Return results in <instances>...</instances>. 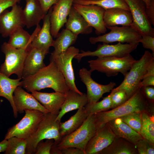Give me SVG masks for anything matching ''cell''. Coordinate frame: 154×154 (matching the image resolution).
I'll use <instances>...</instances> for the list:
<instances>
[{"instance_id": "obj_1", "label": "cell", "mask_w": 154, "mask_h": 154, "mask_svg": "<svg viewBox=\"0 0 154 154\" xmlns=\"http://www.w3.org/2000/svg\"><path fill=\"white\" fill-rule=\"evenodd\" d=\"M34 74L22 79L21 86L28 92L39 91L46 88L66 94L69 89L64 78L54 60Z\"/></svg>"}, {"instance_id": "obj_2", "label": "cell", "mask_w": 154, "mask_h": 154, "mask_svg": "<svg viewBox=\"0 0 154 154\" xmlns=\"http://www.w3.org/2000/svg\"><path fill=\"white\" fill-rule=\"evenodd\" d=\"M149 102L141 87L124 103L112 110L94 114L96 130L112 119L134 112H149Z\"/></svg>"}, {"instance_id": "obj_3", "label": "cell", "mask_w": 154, "mask_h": 154, "mask_svg": "<svg viewBox=\"0 0 154 154\" xmlns=\"http://www.w3.org/2000/svg\"><path fill=\"white\" fill-rule=\"evenodd\" d=\"M154 56L148 50L144 52L139 60H136L130 69L124 76V79L118 87L112 90L116 91L122 89L125 92L128 99L141 88V82Z\"/></svg>"}, {"instance_id": "obj_4", "label": "cell", "mask_w": 154, "mask_h": 154, "mask_svg": "<svg viewBox=\"0 0 154 154\" xmlns=\"http://www.w3.org/2000/svg\"><path fill=\"white\" fill-rule=\"evenodd\" d=\"M57 116L49 112L44 114L36 131L25 139L27 142L26 154H35L37 144L44 139H53L56 144L59 143L62 137L59 131L60 122L56 120Z\"/></svg>"}, {"instance_id": "obj_5", "label": "cell", "mask_w": 154, "mask_h": 154, "mask_svg": "<svg viewBox=\"0 0 154 154\" xmlns=\"http://www.w3.org/2000/svg\"><path fill=\"white\" fill-rule=\"evenodd\" d=\"M136 60L130 54L122 57H98L88 61L92 72L97 70L105 74L108 77L115 76L119 73L124 76Z\"/></svg>"}, {"instance_id": "obj_6", "label": "cell", "mask_w": 154, "mask_h": 154, "mask_svg": "<svg viewBox=\"0 0 154 154\" xmlns=\"http://www.w3.org/2000/svg\"><path fill=\"white\" fill-rule=\"evenodd\" d=\"M96 131L94 115L88 116L79 128L70 134L62 137L57 145L60 149L73 147L85 151L88 143Z\"/></svg>"}, {"instance_id": "obj_7", "label": "cell", "mask_w": 154, "mask_h": 154, "mask_svg": "<svg viewBox=\"0 0 154 154\" xmlns=\"http://www.w3.org/2000/svg\"><path fill=\"white\" fill-rule=\"evenodd\" d=\"M30 48H15L11 46L7 42H4L1 45V50L5 54V58L0 66V72L8 77L15 74L18 78L22 79L24 63Z\"/></svg>"}, {"instance_id": "obj_8", "label": "cell", "mask_w": 154, "mask_h": 154, "mask_svg": "<svg viewBox=\"0 0 154 154\" xmlns=\"http://www.w3.org/2000/svg\"><path fill=\"white\" fill-rule=\"evenodd\" d=\"M109 33L96 37H91L90 42L94 44L98 42L106 43L118 42L133 44H138L141 37V34L132 26L106 27Z\"/></svg>"}, {"instance_id": "obj_9", "label": "cell", "mask_w": 154, "mask_h": 154, "mask_svg": "<svg viewBox=\"0 0 154 154\" xmlns=\"http://www.w3.org/2000/svg\"><path fill=\"white\" fill-rule=\"evenodd\" d=\"M25 112L23 118L8 129L4 139L7 140L15 136L25 140L36 131L45 113L35 110H25Z\"/></svg>"}, {"instance_id": "obj_10", "label": "cell", "mask_w": 154, "mask_h": 154, "mask_svg": "<svg viewBox=\"0 0 154 154\" xmlns=\"http://www.w3.org/2000/svg\"><path fill=\"white\" fill-rule=\"evenodd\" d=\"M138 44H123L118 42L116 44L110 45L103 43L102 44H99L95 51L81 50L80 52L74 58L79 62L82 58L87 56L123 57L130 54L136 49Z\"/></svg>"}, {"instance_id": "obj_11", "label": "cell", "mask_w": 154, "mask_h": 154, "mask_svg": "<svg viewBox=\"0 0 154 154\" xmlns=\"http://www.w3.org/2000/svg\"><path fill=\"white\" fill-rule=\"evenodd\" d=\"M79 50L74 46H70L63 54L50 60H54L63 76L69 90L82 94L75 83V78L72 61L74 56L79 53Z\"/></svg>"}, {"instance_id": "obj_12", "label": "cell", "mask_w": 154, "mask_h": 154, "mask_svg": "<svg viewBox=\"0 0 154 154\" xmlns=\"http://www.w3.org/2000/svg\"><path fill=\"white\" fill-rule=\"evenodd\" d=\"M129 9L133 19V26L141 35L154 37L152 27L146 14V7L141 0H124Z\"/></svg>"}, {"instance_id": "obj_13", "label": "cell", "mask_w": 154, "mask_h": 154, "mask_svg": "<svg viewBox=\"0 0 154 154\" xmlns=\"http://www.w3.org/2000/svg\"><path fill=\"white\" fill-rule=\"evenodd\" d=\"M74 8L83 17L88 23L95 29L98 35L106 33L107 28L104 17L105 10L96 5H82L73 3Z\"/></svg>"}, {"instance_id": "obj_14", "label": "cell", "mask_w": 154, "mask_h": 154, "mask_svg": "<svg viewBox=\"0 0 154 154\" xmlns=\"http://www.w3.org/2000/svg\"><path fill=\"white\" fill-rule=\"evenodd\" d=\"M92 72L85 68L80 69L79 72L81 80L87 88L88 103L90 104L98 102L104 94L111 92L116 85V83L112 82L107 85L97 83L91 77Z\"/></svg>"}, {"instance_id": "obj_15", "label": "cell", "mask_w": 154, "mask_h": 154, "mask_svg": "<svg viewBox=\"0 0 154 154\" xmlns=\"http://www.w3.org/2000/svg\"><path fill=\"white\" fill-rule=\"evenodd\" d=\"M52 7L45 15L42 20V28L39 25H37L32 40L31 47L35 48L46 53H48L49 48L52 46L54 40L50 32V17Z\"/></svg>"}, {"instance_id": "obj_16", "label": "cell", "mask_w": 154, "mask_h": 154, "mask_svg": "<svg viewBox=\"0 0 154 154\" xmlns=\"http://www.w3.org/2000/svg\"><path fill=\"white\" fill-rule=\"evenodd\" d=\"M74 0H59L52 6L50 17V32L52 37L56 38L60 29L67 20Z\"/></svg>"}, {"instance_id": "obj_17", "label": "cell", "mask_w": 154, "mask_h": 154, "mask_svg": "<svg viewBox=\"0 0 154 154\" xmlns=\"http://www.w3.org/2000/svg\"><path fill=\"white\" fill-rule=\"evenodd\" d=\"M22 8L17 4L9 11L7 9L0 14V33L4 38L17 28L24 25L21 16Z\"/></svg>"}, {"instance_id": "obj_18", "label": "cell", "mask_w": 154, "mask_h": 154, "mask_svg": "<svg viewBox=\"0 0 154 154\" xmlns=\"http://www.w3.org/2000/svg\"><path fill=\"white\" fill-rule=\"evenodd\" d=\"M115 135L107 123L96 130L88 143L86 154H98L112 142Z\"/></svg>"}, {"instance_id": "obj_19", "label": "cell", "mask_w": 154, "mask_h": 154, "mask_svg": "<svg viewBox=\"0 0 154 154\" xmlns=\"http://www.w3.org/2000/svg\"><path fill=\"white\" fill-rule=\"evenodd\" d=\"M13 98L18 113L22 114L25 110H35L44 113L48 111L31 94L25 91L20 86L14 91Z\"/></svg>"}, {"instance_id": "obj_20", "label": "cell", "mask_w": 154, "mask_h": 154, "mask_svg": "<svg viewBox=\"0 0 154 154\" xmlns=\"http://www.w3.org/2000/svg\"><path fill=\"white\" fill-rule=\"evenodd\" d=\"M35 98L51 114H59L66 95L59 92H42L38 91L31 92Z\"/></svg>"}, {"instance_id": "obj_21", "label": "cell", "mask_w": 154, "mask_h": 154, "mask_svg": "<svg viewBox=\"0 0 154 154\" xmlns=\"http://www.w3.org/2000/svg\"><path fill=\"white\" fill-rule=\"evenodd\" d=\"M47 54L30 47L24 63L22 79L32 76L46 66L44 60Z\"/></svg>"}, {"instance_id": "obj_22", "label": "cell", "mask_w": 154, "mask_h": 154, "mask_svg": "<svg viewBox=\"0 0 154 154\" xmlns=\"http://www.w3.org/2000/svg\"><path fill=\"white\" fill-rule=\"evenodd\" d=\"M26 5L22 9L21 16L23 25L29 29L39 25L45 14L38 0H25Z\"/></svg>"}, {"instance_id": "obj_23", "label": "cell", "mask_w": 154, "mask_h": 154, "mask_svg": "<svg viewBox=\"0 0 154 154\" xmlns=\"http://www.w3.org/2000/svg\"><path fill=\"white\" fill-rule=\"evenodd\" d=\"M104 20L106 27L118 25L131 26L133 19L129 11L119 8H113L105 10Z\"/></svg>"}, {"instance_id": "obj_24", "label": "cell", "mask_w": 154, "mask_h": 154, "mask_svg": "<svg viewBox=\"0 0 154 154\" xmlns=\"http://www.w3.org/2000/svg\"><path fill=\"white\" fill-rule=\"evenodd\" d=\"M88 103L86 94H82L69 90L56 120L61 122L62 117L67 113L84 107Z\"/></svg>"}, {"instance_id": "obj_25", "label": "cell", "mask_w": 154, "mask_h": 154, "mask_svg": "<svg viewBox=\"0 0 154 154\" xmlns=\"http://www.w3.org/2000/svg\"><path fill=\"white\" fill-rule=\"evenodd\" d=\"M107 123L116 137L123 138L135 145L137 142L143 138L120 118L112 120Z\"/></svg>"}, {"instance_id": "obj_26", "label": "cell", "mask_w": 154, "mask_h": 154, "mask_svg": "<svg viewBox=\"0 0 154 154\" xmlns=\"http://www.w3.org/2000/svg\"><path fill=\"white\" fill-rule=\"evenodd\" d=\"M68 17L65 24L66 29L76 35L89 34L93 31V28L73 7H72Z\"/></svg>"}, {"instance_id": "obj_27", "label": "cell", "mask_w": 154, "mask_h": 154, "mask_svg": "<svg viewBox=\"0 0 154 154\" xmlns=\"http://www.w3.org/2000/svg\"><path fill=\"white\" fill-rule=\"evenodd\" d=\"M21 79L10 78L0 72V96L5 98L9 101L15 118L18 116V112L14 103L13 96L16 88L21 86Z\"/></svg>"}, {"instance_id": "obj_28", "label": "cell", "mask_w": 154, "mask_h": 154, "mask_svg": "<svg viewBox=\"0 0 154 154\" xmlns=\"http://www.w3.org/2000/svg\"><path fill=\"white\" fill-rule=\"evenodd\" d=\"M53 46L54 50L51 53L50 58L52 59L57 56L64 53L67 49L76 41L78 35L66 29L58 33Z\"/></svg>"}, {"instance_id": "obj_29", "label": "cell", "mask_w": 154, "mask_h": 154, "mask_svg": "<svg viewBox=\"0 0 154 154\" xmlns=\"http://www.w3.org/2000/svg\"><path fill=\"white\" fill-rule=\"evenodd\" d=\"M98 154H138L135 146L123 138L116 137L111 143Z\"/></svg>"}, {"instance_id": "obj_30", "label": "cell", "mask_w": 154, "mask_h": 154, "mask_svg": "<svg viewBox=\"0 0 154 154\" xmlns=\"http://www.w3.org/2000/svg\"><path fill=\"white\" fill-rule=\"evenodd\" d=\"M88 116L84 107L78 109L76 112L68 120L60 122L59 131L62 137L76 131L83 123Z\"/></svg>"}, {"instance_id": "obj_31", "label": "cell", "mask_w": 154, "mask_h": 154, "mask_svg": "<svg viewBox=\"0 0 154 154\" xmlns=\"http://www.w3.org/2000/svg\"><path fill=\"white\" fill-rule=\"evenodd\" d=\"M34 35H31L24 30L22 27H19L10 34L8 43L11 47L17 49H27L31 47V44Z\"/></svg>"}, {"instance_id": "obj_32", "label": "cell", "mask_w": 154, "mask_h": 154, "mask_svg": "<svg viewBox=\"0 0 154 154\" xmlns=\"http://www.w3.org/2000/svg\"><path fill=\"white\" fill-rule=\"evenodd\" d=\"M154 114L149 112L142 113V124L139 133L142 137L154 144Z\"/></svg>"}, {"instance_id": "obj_33", "label": "cell", "mask_w": 154, "mask_h": 154, "mask_svg": "<svg viewBox=\"0 0 154 154\" xmlns=\"http://www.w3.org/2000/svg\"><path fill=\"white\" fill-rule=\"evenodd\" d=\"M74 3L82 5H96L105 10L113 8H119L129 11L128 6L124 0H98L93 1L74 0Z\"/></svg>"}, {"instance_id": "obj_34", "label": "cell", "mask_w": 154, "mask_h": 154, "mask_svg": "<svg viewBox=\"0 0 154 154\" xmlns=\"http://www.w3.org/2000/svg\"><path fill=\"white\" fill-rule=\"evenodd\" d=\"M113 92L104 97L100 102L93 103H88L84 108L88 116L103 111H107L111 108V98Z\"/></svg>"}, {"instance_id": "obj_35", "label": "cell", "mask_w": 154, "mask_h": 154, "mask_svg": "<svg viewBox=\"0 0 154 154\" xmlns=\"http://www.w3.org/2000/svg\"><path fill=\"white\" fill-rule=\"evenodd\" d=\"M7 149L5 154H25L27 142L25 139L14 136L7 139Z\"/></svg>"}, {"instance_id": "obj_36", "label": "cell", "mask_w": 154, "mask_h": 154, "mask_svg": "<svg viewBox=\"0 0 154 154\" xmlns=\"http://www.w3.org/2000/svg\"><path fill=\"white\" fill-rule=\"evenodd\" d=\"M142 113L134 112L120 118L131 128L139 133L141 126Z\"/></svg>"}, {"instance_id": "obj_37", "label": "cell", "mask_w": 154, "mask_h": 154, "mask_svg": "<svg viewBox=\"0 0 154 154\" xmlns=\"http://www.w3.org/2000/svg\"><path fill=\"white\" fill-rule=\"evenodd\" d=\"M113 92L111 98L112 109L116 108L124 103L128 99L125 91L121 89L116 91L111 90Z\"/></svg>"}, {"instance_id": "obj_38", "label": "cell", "mask_w": 154, "mask_h": 154, "mask_svg": "<svg viewBox=\"0 0 154 154\" xmlns=\"http://www.w3.org/2000/svg\"><path fill=\"white\" fill-rule=\"evenodd\" d=\"M135 146L138 154H154V144L145 139L139 140Z\"/></svg>"}, {"instance_id": "obj_39", "label": "cell", "mask_w": 154, "mask_h": 154, "mask_svg": "<svg viewBox=\"0 0 154 154\" xmlns=\"http://www.w3.org/2000/svg\"><path fill=\"white\" fill-rule=\"evenodd\" d=\"M54 142L52 139H46L44 142L43 140L41 141L37 145L35 154H50V150Z\"/></svg>"}, {"instance_id": "obj_40", "label": "cell", "mask_w": 154, "mask_h": 154, "mask_svg": "<svg viewBox=\"0 0 154 154\" xmlns=\"http://www.w3.org/2000/svg\"><path fill=\"white\" fill-rule=\"evenodd\" d=\"M144 48L149 49L152 52L154 56V37L147 35H143L139 41Z\"/></svg>"}, {"instance_id": "obj_41", "label": "cell", "mask_w": 154, "mask_h": 154, "mask_svg": "<svg viewBox=\"0 0 154 154\" xmlns=\"http://www.w3.org/2000/svg\"><path fill=\"white\" fill-rule=\"evenodd\" d=\"M44 13L46 14L49 9L59 0H38Z\"/></svg>"}, {"instance_id": "obj_42", "label": "cell", "mask_w": 154, "mask_h": 154, "mask_svg": "<svg viewBox=\"0 0 154 154\" xmlns=\"http://www.w3.org/2000/svg\"><path fill=\"white\" fill-rule=\"evenodd\" d=\"M147 16L152 25L154 26V0H151L149 7L146 8Z\"/></svg>"}, {"instance_id": "obj_43", "label": "cell", "mask_w": 154, "mask_h": 154, "mask_svg": "<svg viewBox=\"0 0 154 154\" xmlns=\"http://www.w3.org/2000/svg\"><path fill=\"white\" fill-rule=\"evenodd\" d=\"M20 0H0V14L4 10L19 3Z\"/></svg>"}, {"instance_id": "obj_44", "label": "cell", "mask_w": 154, "mask_h": 154, "mask_svg": "<svg viewBox=\"0 0 154 154\" xmlns=\"http://www.w3.org/2000/svg\"><path fill=\"white\" fill-rule=\"evenodd\" d=\"M62 154H86L82 149L73 147H69L60 149Z\"/></svg>"}, {"instance_id": "obj_45", "label": "cell", "mask_w": 154, "mask_h": 154, "mask_svg": "<svg viewBox=\"0 0 154 154\" xmlns=\"http://www.w3.org/2000/svg\"><path fill=\"white\" fill-rule=\"evenodd\" d=\"M144 94L151 102H153L154 100V86H147L142 87Z\"/></svg>"}, {"instance_id": "obj_46", "label": "cell", "mask_w": 154, "mask_h": 154, "mask_svg": "<svg viewBox=\"0 0 154 154\" xmlns=\"http://www.w3.org/2000/svg\"><path fill=\"white\" fill-rule=\"evenodd\" d=\"M141 87L154 86V76L149 75L144 77L141 82Z\"/></svg>"}, {"instance_id": "obj_47", "label": "cell", "mask_w": 154, "mask_h": 154, "mask_svg": "<svg viewBox=\"0 0 154 154\" xmlns=\"http://www.w3.org/2000/svg\"><path fill=\"white\" fill-rule=\"evenodd\" d=\"M50 154H62L61 149L59 148L57 144L54 143L52 146Z\"/></svg>"}, {"instance_id": "obj_48", "label": "cell", "mask_w": 154, "mask_h": 154, "mask_svg": "<svg viewBox=\"0 0 154 154\" xmlns=\"http://www.w3.org/2000/svg\"><path fill=\"white\" fill-rule=\"evenodd\" d=\"M154 76V61L152 62L149 65L145 74L143 78L146 76Z\"/></svg>"}, {"instance_id": "obj_49", "label": "cell", "mask_w": 154, "mask_h": 154, "mask_svg": "<svg viewBox=\"0 0 154 154\" xmlns=\"http://www.w3.org/2000/svg\"><path fill=\"white\" fill-rule=\"evenodd\" d=\"M8 141L7 139H4L0 142V153L4 152L7 147Z\"/></svg>"}, {"instance_id": "obj_50", "label": "cell", "mask_w": 154, "mask_h": 154, "mask_svg": "<svg viewBox=\"0 0 154 154\" xmlns=\"http://www.w3.org/2000/svg\"><path fill=\"white\" fill-rule=\"evenodd\" d=\"M142 1L145 5L146 8H148L149 7L150 2L151 0H141Z\"/></svg>"}, {"instance_id": "obj_51", "label": "cell", "mask_w": 154, "mask_h": 154, "mask_svg": "<svg viewBox=\"0 0 154 154\" xmlns=\"http://www.w3.org/2000/svg\"><path fill=\"white\" fill-rule=\"evenodd\" d=\"M80 0V1H98V0Z\"/></svg>"}]
</instances>
